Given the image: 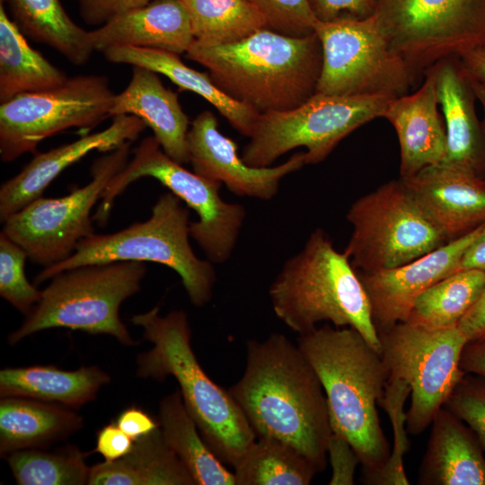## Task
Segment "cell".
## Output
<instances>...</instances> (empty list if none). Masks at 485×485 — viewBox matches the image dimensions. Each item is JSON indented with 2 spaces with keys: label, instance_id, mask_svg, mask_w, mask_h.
I'll use <instances>...</instances> for the list:
<instances>
[{
  "label": "cell",
  "instance_id": "9",
  "mask_svg": "<svg viewBox=\"0 0 485 485\" xmlns=\"http://www.w3.org/2000/svg\"><path fill=\"white\" fill-rule=\"evenodd\" d=\"M347 219L353 231L344 252L358 272L406 264L448 242L401 178L357 198Z\"/></svg>",
  "mask_w": 485,
  "mask_h": 485
},
{
  "label": "cell",
  "instance_id": "48",
  "mask_svg": "<svg viewBox=\"0 0 485 485\" xmlns=\"http://www.w3.org/2000/svg\"><path fill=\"white\" fill-rule=\"evenodd\" d=\"M462 269L485 271V232L465 250L458 265V271Z\"/></svg>",
  "mask_w": 485,
  "mask_h": 485
},
{
  "label": "cell",
  "instance_id": "43",
  "mask_svg": "<svg viewBox=\"0 0 485 485\" xmlns=\"http://www.w3.org/2000/svg\"><path fill=\"white\" fill-rule=\"evenodd\" d=\"M133 445L134 440L112 422L97 432L93 452L100 454L104 461L113 462L129 453Z\"/></svg>",
  "mask_w": 485,
  "mask_h": 485
},
{
  "label": "cell",
  "instance_id": "17",
  "mask_svg": "<svg viewBox=\"0 0 485 485\" xmlns=\"http://www.w3.org/2000/svg\"><path fill=\"white\" fill-rule=\"evenodd\" d=\"M484 232L485 223L406 264L369 273L357 271L377 333L405 322L426 289L458 271L465 250Z\"/></svg>",
  "mask_w": 485,
  "mask_h": 485
},
{
  "label": "cell",
  "instance_id": "14",
  "mask_svg": "<svg viewBox=\"0 0 485 485\" xmlns=\"http://www.w3.org/2000/svg\"><path fill=\"white\" fill-rule=\"evenodd\" d=\"M131 144L126 142L97 158L87 184L61 198L35 199L3 222L2 232L43 268L69 258L81 241L94 234L92 210L127 164Z\"/></svg>",
  "mask_w": 485,
  "mask_h": 485
},
{
  "label": "cell",
  "instance_id": "13",
  "mask_svg": "<svg viewBox=\"0 0 485 485\" xmlns=\"http://www.w3.org/2000/svg\"><path fill=\"white\" fill-rule=\"evenodd\" d=\"M314 32L322 50L316 93L397 98L408 94L418 77L391 49L374 15L364 20L318 21Z\"/></svg>",
  "mask_w": 485,
  "mask_h": 485
},
{
  "label": "cell",
  "instance_id": "39",
  "mask_svg": "<svg viewBox=\"0 0 485 485\" xmlns=\"http://www.w3.org/2000/svg\"><path fill=\"white\" fill-rule=\"evenodd\" d=\"M445 407L471 428L485 451V382L465 375Z\"/></svg>",
  "mask_w": 485,
  "mask_h": 485
},
{
  "label": "cell",
  "instance_id": "19",
  "mask_svg": "<svg viewBox=\"0 0 485 485\" xmlns=\"http://www.w3.org/2000/svg\"><path fill=\"white\" fill-rule=\"evenodd\" d=\"M402 180L448 241L485 223L483 176L442 163Z\"/></svg>",
  "mask_w": 485,
  "mask_h": 485
},
{
  "label": "cell",
  "instance_id": "21",
  "mask_svg": "<svg viewBox=\"0 0 485 485\" xmlns=\"http://www.w3.org/2000/svg\"><path fill=\"white\" fill-rule=\"evenodd\" d=\"M423 75L419 88L392 99L384 115L398 137L401 179L442 163L445 159V128L437 109L435 78L430 70Z\"/></svg>",
  "mask_w": 485,
  "mask_h": 485
},
{
  "label": "cell",
  "instance_id": "44",
  "mask_svg": "<svg viewBox=\"0 0 485 485\" xmlns=\"http://www.w3.org/2000/svg\"><path fill=\"white\" fill-rule=\"evenodd\" d=\"M115 423L134 441L159 428L157 419H155L143 409L136 406H131L122 410Z\"/></svg>",
  "mask_w": 485,
  "mask_h": 485
},
{
  "label": "cell",
  "instance_id": "36",
  "mask_svg": "<svg viewBox=\"0 0 485 485\" xmlns=\"http://www.w3.org/2000/svg\"><path fill=\"white\" fill-rule=\"evenodd\" d=\"M410 394L408 384L399 379H389L384 395L379 401L387 413L392 427L393 446L383 467L375 473L363 480L371 485H408L409 479L403 464V457L410 443L407 436L406 411L404 405Z\"/></svg>",
  "mask_w": 485,
  "mask_h": 485
},
{
  "label": "cell",
  "instance_id": "38",
  "mask_svg": "<svg viewBox=\"0 0 485 485\" xmlns=\"http://www.w3.org/2000/svg\"><path fill=\"white\" fill-rule=\"evenodd\" d=\"M264 16L268 29L304 37L314 33L318 20L309 0H248Z\"/></svg>",
  "mask_w": 485,
  "mask_h": 485
},
{
  "label": "cell",
  "instance_id": "42",
  "mask_svg": "<svg viewBox=\"0 0 485 485\" xmlns=\"http://www.w3.org/2000/svg\"><path fill=\"white\" fill-rule=\"evenodd\" d=\"M156 0H79L80 15L87 24L101 26L118 15Z\"/></svg>",
  "mask_w": 485,
  "mask_h": 485
},
{
  "label": "cell",
  "instance_id": "12",
  "mask_svg": "<svg viewBox=\"0 0 485 485\" xmlns=\"http://www.w3.org/2000/svg\"><path fill=\"white\" fill-rule=\"evenodd\" d=\"M374 17L417 75L485 45V0H378Z\"/></svg>",
  "mask_w": 485,
  "mask_h": 485
},
{
  "label": "cell",
  "instance_id": "20",
  "mask_svg": "<svg viewBox=\"0 0 485 485\" xmlns=\"http://www.w3.org/2000/svg\"><path fill=\"white\" fill-rule=\"evenodd\" d=\"M427 70L434 75L437 101L445 119L446 142L443 163L483 176L485 139L475 110L477 98L471 78L456 57L444 58Z\"/></svg>",
  "mask_w": 485,
  "mask_h": 485
},
{
  "label": "cell",
  "instance_id": "11",
  "mask_svg": "<svg viewBox=\"0 0 485 485\" xmlns=\"http://www.w3.org/2000/svg\"><path fill=\"white\" fill-rule=\"evenodd\" d=\"M378 338L389 379L402 380L410 388L406 428L419 435L466 375L460 360L468 340L458 325L428 328L408 322L378 332Z\"/></svg>",
  "mask_w": 485,
  "mask_h": 485
},
{
  "label": "cell",
  "instance_id": "23",
  "mask_svg": "<svg viewBox=\"0 0 485 485\" xmlns=\"http://www.w3.org/2000/svg\"><path fill=\"white\" fill-rule=\"evenodd\" d=\"M95 51L114 46L159 48L186 53L195 38L180 0H156L116 16L90 31Z\"/></svg>",
  "mask_w": 485,
  "mask_h": 485
},
{
  "label": "cell",
  "instance_id": "35",
  "mask_svg": "<svg viewBox=\"0 0 485 485\" xmlns=\"http://www.w3.org/2000/svg\"><path fill=\"white\" fill-rule=\"evenodd\" d=\"M88 453L66 445L53 452L43 448L15 451L4 457L19 485H84L88 484Z\"/></svg>",
  "mask_w": 485,
  "mask_h": 485
},
{
  "label": "cell",
  "instance_id": "25",
  "mask_svg": "<svg viewBox=\"0 0 485 485\" xmlns=\"http://www.w3.org/2000/svg\"><path fill=\"white\" fill-rule=\"evenodd\" d=\"M102 54L110 63L142 66L166 76L181 90L192 92L207 101L239 133L249 137L252 135L260 113L225 93L208 73L190 67L181 61L179 54L132 46H114Z\"/></svg>",
  "mask_w": 485,
  "mask_h": 485
},
{
  "label": "cell",
  "instance_id": "3",
  "mask_svg": "<svg viewBox=\"0 0 485 485\" xmlns=\"http://www.w3.org/2000/svg\"><path fill=\"white\" fill-rule=\"evenodd\" d=\"M185 54L207 68L225 93L259 113L288 110L310 99L322 65L315 32L292 37L268 28L233 43L194 40Z\"/></svg>",
  "mask_w": 485,
  "mask_h": 485
},
{
  "label": "cell",
  "instance_id": "28",
  "mask_svg": "<svg viewBox=\"0 0 485 485\" xmlns=\"http://www.w3.org/2000/svg\"><path fill=\"white\" fill-rule=\"evenodd\" d=\"M90 485H196L160 427L134 441L125 456L91 467Z\"/></svg>",
  "mask_w": 485,
  "mask_h": 485
},
{
  "label": "cell",
  "instance_id": "46",
  "mask_svg": "<svg viewBox=\"0 0 485 485\" xmlns=\"http://www.w3.org/2000/svg\"><path fill=\"white\" fill-rule=\"evenodd\" d=\"M460 366L466 375L475 374L485 380V339L464 346Z\"/></svg>",
  "mask_w": 485,
  "mask_h": 485
},
{
  "label": "cell",
  "instance_id": "10",
  "mask_svg": "<svg viewBox=\"0 0 485 485\" xmlns=\"http://www.w3.org/2000/svg\"><path fill=\"white\" fill-rule=\"evenodd\" d=\"M392 99L316 93L294 109L260 113L242 160L253 167H268L287 152L304 147L305 164L319 163L354 130L384 118Z\"/></svg>",
  "mask_w": 485,
  "mask_h": 485
},
{
  "label": "cell",
  "instance_id": "8",
  "mask_svg": "<svg viewBox=\"0 0 485 485\" xmlns=\"http://www.w3.org/2000/svg\"><path fill=\"white\" fill-rule=\"evenodd\" d=\"M172 159L154 136L141 140L133 157L110 181L93 218L101 225L108 220L116 198L133 181L151 177L157 180L185 205L198 220L190 223V235L207 260L225 262L232 255L246 216L242 205L226 202L220 195L221 183L190 172Z\"/></svg>",
  "mask_w": 485,
  "mask_h": 485
},
{
  "label": "cell",
  "instance_id": "22",
  "mask_svg": "<svg viewBox=\"0 0 485 485\" xmlns=\"http://www.w3.org/2000/svg\"><path fill=\"white\" fill-rule=\"evenodd\" d=\"M156 72L132 66L126 88L115 94L110 114L134 115L149 127L163 152L179 163H189L190 120L178 94L165 87Z\"/></svg>",
  "mask_w": 485,
  "mask_h": 485
},
{
  "label": "cell",
  "instance_id": "31",
  "mask_svg": "<svg viewBox=\"0 0 485 485\" xmlns=\"http://www.w3.org/2000/svg\"><path fill=\"white\" fill-rule=\"evenodd\" d=\"M13 22L33 41L57 50L70 63L84 65L95 51L90 31L76 24L59 0H8Z\"/></svg>",
  "mask_w": 485,
  "mask_h": 485
},
{
  "label": "cell",
  "instance_id": "32",
  "mask_svg": "<svg viewBox=\"0 0 485 485\" xmlns=\"http://www.w3.org/2000/svg\"><path fill=\"white\" fill-rule=\"evenodd\" d=\"M234 468L235 485H308L319 472L294 446L259 437Z\"/></svg>",
  "mask_w": 485,
  "mask_h": 485
},
{
  "label": "cell",
  "instance_id": "41",
  "mask_svg": "<svg viewBox=\"0 0 485 485\" xmlns=\"http://www.w3.org/2000/svg\"><path fill=\"white\" fill-rule=\"evenodd\" d=\"M332 467L331 485H352L359 458L351 445L340 435L332 432L327 446V455Z\"/></svg>",
  "mask_w": 485,
  "mask_h": 485
},
{
  "label": "cell",
  "instance_id": "15",
  "mask_svg": "<svg viewBox=\"0 0 485 485\" xmlns=\"http://www.w3.org/2000/svg\"><path fill=\"white\" fill-rule=\"evenodd\" d=\"M116 93L100 75L68 77L56 87L0 104V158L10 163L34 153L44 139L72 128L89 131L111 117Z\"/></svg>",
  "mask_w": 485,
  "mask_h": 485
},
{
  "label": "cell",
  "instance_id": "37",
  "mask_svg": "<svg viewBox=\"0 0 485 485\" xmlns=\"http://www.w3.org/2000/svg\"><path fill=\"white\" fill-rule=\"evenodd\" d=\"M26 251L0 233V295L24 316L38 303L41 295L25 275Z\"/></svg>",
  "mask_w": 485,
  "mask_h": 485
},
{
  "label": "cell",
  "instance_id": "5",
  "mask_svg": "<svg viewBox=\"0 0 485 485\" xmlns=\"http://www.w3.org/2000/svg\"><path fill=\"white\" fill-rule=\"evenodd\" d=\"M273 311L290 330L305 334L320 322L357 330L380 353L367 295L348 255L314 230L302 250L286 260L271 283Z\"/></svg>",
  "mask_w": 485,
  "mask_h": 485
},
{
  "label": "cell",
  "instance_id": "7",
  "mask_svg": "<svg viewBox=\"0 0 485 485\" xmlns=\"http://www.w3.org/2000/svg\"><path fill=\"white\" fill-rule=\"evenodd\" d=\"M147 272L142 261L88 264L62 271L41 290L21 326L8 335L12 346L52 328L107 334L123 346H135L119 317L121 304L137 294Z\"/></svg>",
  "mask_w": 485,
  "mask_h": 485
},
{
  "label": "cell",
  "instance_id": "30",
  "mask_svg": "<svg viewBox=\"0 0 485 485\" xmlns=\"http://www.w3.org/2000/svg\"><path fill=\"white\" fill-rule=\"evenodd\" d=\"M157 419L166 442L196 485H235L234 472L202 437L179 389L162 399Z\"/></svg>",
  "mask_w": 485,
  "mask_h": 485
},
{
  "label": "cell",
  "instance_id": "16",
  "mask_svg": "<svg viewBox=\"0 0 485 485\" xmlns=\"http://www.w3.org/2000/svg\"><path fill=\"white\" fill-rule=\"evenodd\" d=\"M217 126L210 110H203L191 121L187 135L189 163L193 172L225 184L235 195L270 200L281 181L305 165L304 152H299L279 165L251 166L239 155L236 143Z\"/></svg>",
  "mask_w": 485,
  "mask_h": 485
},
{
  "label": "cell",
  "instance_id": "33",
  "mask_svg": "<svg viewBox=\"0 0 485 485\" xmlns=\"http://www.w3.org/2000/svg\"><path fill=\"white\" fill-rule=\"evenodd\" d=\"M485 286V271L462 269L426 289L405 322L428 328L458 325Z\"/></svg>",
  "mask_w": 485,
  "mask_h": 485
},
{
  "label": "cell",
  "instance_id": "27",
  "mask_svg": "<svg viewBox=\"0 0 485 485\" xmlns=\"http://www.w3.org/2000/svg\"><path fill=\"white\" fill-rule=\"evenodd\" d=\"M110 382V375L96 366L73 371L49 365L4 367L0 371V396L35 399L75 410L93 401Z\"/></svg>",
  "mask_w": 485,
  "mask_h": 485
},
{
  "label": "cell",
  "instance_id": "26",
  "mask_svg": "<svg viewBox=\"0 0 485 485\" xmlns=\"http://www.w3.org/2000/svg\"><path fill=\"white\" fill-rule=\"evenodd\" d=\"M84 427L82 416L69 407L44 401L5 396L0 401V455L43 448Z\"/></svg>",
  "mask_w": 485,
  "mask_h": 485
},
{
  "label": "cell",
  "instance_id": "50",
  "mask_svg": "<svg viewBox=\"0 0 485 485\" xmlns=\"http://www.w3.org/2000/svg\"><path fill=\"white\" fill-rule=\"evenodd\" d=\"M79 1V0H78Z\"/></svg>",
  "mask_w": 485,
  "mask_h": 485
},
{
  "label": "cell",
  "instance_id": "4",
  "mask_svg": "<svg viewBox=\"0 0 485 485\" xmlns=\"http://www.w3.org/2000/svg\"><path fill=\"white\" fill-rule=\"evenodd\" d=\"M152 348L137 357L136 375L163 382L173 376L183 402L213 453L234 467L256 440L244 413L228 390L216 384L199 365L191 346V330L183 310L160 315L157 306L134 314Z\"/></svg>",
  "mask_w": 485,
  "mask_h": 485
},
{
  "label": "cell",
  "instance_id": "40",
  "mask_svg": "<svg viewBox=\"0 0 485 485\" xmlns=\"http://www.w3.org/2000/svg\"><path fill=\"white\" fill-rule=\"evenodd\" d=\"M320 22L364 20L375 14L378 0H309Z\"/></svg>",
  "mask_w": 485,
  "mask_h": 485
},
{
  "label": "cell",
  "instance_id": "6",
  "mask_svg": "<svg viewBox=\"0 0 485 485\" xmlns=\"http://www.w3.org/2000/svg\"><path fill=\"white\" fill-rule=\"evenodd\" d=\"M171 191L162 194L148 219L116 233L93 234L81 241L64 261L43 268L36 285L76 267L111 261H150L164 265L180 276L190 301L197 307L207 304L216 280L208 260L197 257L190 243V212Z\"/></svg>",
  "mask_w": 485,
  "mask_h": 485
},
{
  "label": "cell",
  "instance_id": "34",
  "mask_svg": "<svg viewBox=\"0 0 485 485\" xmlns=\"http://www.w3.org/2000/svg\"><path fill=\"white\" fill-rule=\"evenodd\" d=\"M196 40L226 44L268 28L261 13L248 0H180Z\"/></svg>",
  "mask_w": 485,
  "mask_h": 485
},
{
  "label": "cell",
  "instance_id": "29",
  "mask_svg": "<svg viewBox=\"0 0 485 485\" xmlns=\"http://www.w3.org/2000/svg\"><path fill=\"white\" fill-rule=\"evenodd\" d=\"M68 76L33 48L0 3V102L50 89Z\"/></svg>",
  "mask_w": 485,
  "mask_h": 485
},
{
  "label": "cell",
  "instance_id": "2",
  "mask_svg": "<svg viewBox=\"0 0 485 485\" xmlns=\"http://www.w3.org/2000/svg\"><path fill=\"white\" fill-rule=\"evenodd\" d=\"M297 346L322 383L332 432L355 450L363 480L375 473L391 453L377 412L389 379L380 353L357 330L329 324L299 335Z\"/></svg>",
  "mask_w": 485,
  "mask_h": 485
},
{
  "label": "cell",
  "instance_id": "45",
  "mask_svg": "<svg viewBox=\"0 0 485 485\" xmlns=\"http://www.w3.org/2000/svg\"><path fill=\"white\" fill-rule=\"evenodd\" d=\"M468 342L485 339V286L474 304L458 323Z\"/></svg>",
  "mask_w": 485,
  "mask_h": 485
},
{
  "label": "cell",
  "instance_id": "1",
  "mask_svg": "<svg viewBox=\"0 0 485 485\" xmlns=\"http://www.w3.org/2000/svg\"><path fill=\"white\" fill-rule=\"evenodd\" d=\"M246 366L228 391L256 438L297 449L322 472L332 433L322 383L299 347L279 333L247 341Z\"/></svg>",
  "mask_w": 485,
  "mask_h": 485
},
{
  "label": "cell",
  "instance_id": "24",
  "mask_svg": "<svg viewBox=\"0 0 485 485\" xmlns=\"http://www.w3.org/2000/svg\"><path fill=\"white\" fill-rule=\"evenodd\" d=\"M418 483L485 485V458L468 425L445 406L435 416Z\"/></svg>",
  "mask_w": 485,
  "mask_h": 485
},
{
  "label": "cell",
  "instance_id": "47",
  "mask_svg": "<svg viewBox=\"0 0 485 485\" xmlns=\"http://www.w3.org/2000/svg\"><path fill=\"white\" fill-rule=\"evenodd\" d=\"M458 58L469 77L485 85V45L474 48Z\"/></svg>",
  "mask_w": 485,
  "mask_h": 485
},
{
  "label": "cell",
  "instance_id": "49",
  "mask_svg": "<svg viewBox=\"0 0 485 485\" xmlns=\"http://www.w3.org/2000/svg\"><path fill=\"white\" fill-rule=\"evenodd\" d=\"M472 80V79H471ZM472 88L474 90L477 101L481 104L483 109V120L481 122L482 132L485 139V85L472 80Z\"/></svg>",
  "mask_w": 485,
  "mask_h": 485
},
{
  "label": "cell",
  "instance_id": "18",
  "mask_svg": "<svg viewBox=\"0 0 485 485\" xmlns=\"http://www.w3.org/2000/svg\"><path fill=\"white\" fill-rule=\"evenodd\" d=\"M146 128L134 115H117L103 130L84 134L78 139L44 153L36 154L0 188V219L9 216L42 197L47 187L68 166L93 151L110 152L135 141Z\"/></svg>",
  "mask_w": 485,
  "mask_h": 485
}]
</instances>
